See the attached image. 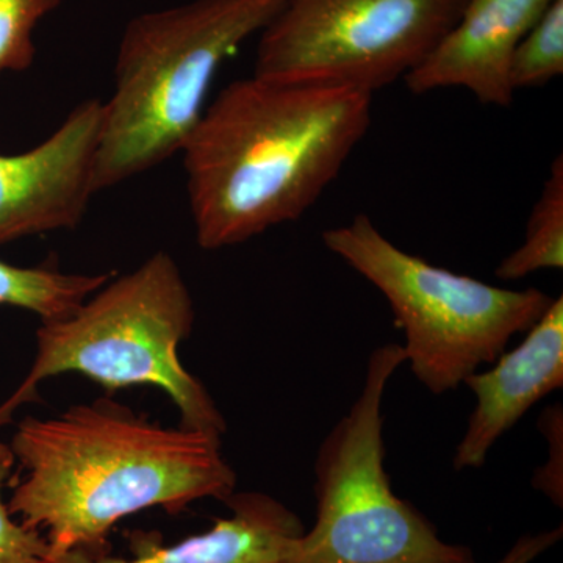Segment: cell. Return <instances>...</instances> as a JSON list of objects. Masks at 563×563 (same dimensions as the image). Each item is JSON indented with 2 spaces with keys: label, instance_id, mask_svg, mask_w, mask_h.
I'll use <instances>...</instances> for the list:
<instances>
[{
  "label": "cell",
  "instance_id": "cell-1",
  "mask_svg": "<svg viewBox=\"0 0 563 563\" xmlns=\"http://www.w3.org/2000/svg\"><path fill=\"white\" fill-rule=\"evenodd\" d=\"M9 446L22 472L10 512L44 533L47 554L110 553V532L124 518L224 503L236 487L220 435L162 426L109 398L24 418Z\"/></svg>",
  "mask_w": 563,
  "mask_h": 563
},
{
  "label": "cell",
  "instance_id": "cell-2",
  "mask_svg": "<svg viewBox=\"0 0 563 563\" xmlns=\"http://www.w3.org/2000/svg\"><path fill=\"white\" fill-rule=\"evenodd\" d=\"M373 96L254 76L222 88L181 151L199 246L224 250L299 220L372 128Z\"/></svg>",
  "mask_w": 563,
  "mask_h": 563
},
{
  "label": "cell",
  "instance_id": "cell-3",
  "mask_svg": "<svg viewBox=\"0 0 563 563\" xmlns=\"http://www.w3.org/2000/svg\"><path fill=\"white\" fill-rule=\"evenodd\" d=\"M284 0H190L128 22L102 101L96 191L157 168L198 128L218 70Z\"/></svg>",
  "mask_w": 563,
  "mask_h": 563
},
{
  "label": "cell",
  "instance_id": "cell-4",
  "mask_svg": "<svg viewBox=\"0 0 563 563\" xmlns=\"http://www.w3.org/2000/svg\"><path fill=\"white\" fill-rule=\"evenodd\" d=\"M195 301L180 266L165 251L107 282L68 317L41 321L31 372L0 404V428L38 396L44 380L76 373L107 391L151 385L168 395L179 426L222 437L228 422L206 385L179 357L195 328Z\"/></svg>",
  "mask_w": 563,
  "mask_h": 563
},
{
  "label": "cell",
  "instance_id": "cell-5",
  "mask_svg": "<svg viewBox=\"0 0 563 563\" xmlns=\"http://www.w3.org/2000/svg\"><path fill=\"white\" fill-rule=\"evenodd\" d=\"M322 242L383 292L406 335V362L433 395L495 362L554 301L537 288L509 290L431 265L395 246L366 214L329 229Z\"/></svg>",
  "mask_w": 563,
  "mask_h": 563
},
{
  "label": "cell",
  "instance_id": "cell-6",
  "mask_svg": "<svg viewBox=\"0 0 563 563\" xmlns=\"http://www.w3.org/2000/svg\"><path fill=\"white\" fill-rule=\"evenodd\" d=\"M402 363L398 343L369 355L361 395L318 451L317 520L277 563H476L398 498L385 472L383 401Z\"/></svg>",
  "mask_w": 563,
  "mask_h": 563
},
{
  "label": "cell",
  "instance_id": "cell-7",
  "mask_svg": "<svg viewBox=\"0 0 563 563\" xmlns=\"http://www.w3.org/2000/svg\"><path fill=\"white\" fill-rule=\"evenodd\" d=\"M468 0H284L258 35L254 74L376 92L404 80Z\"/></svg>",
  "mask_w": 563,
  "mask_h": 563
},
{
  "label": "cell",
  "instance_id": "cell-8",
  "mask_svg": "<svg viewBox=\"0 0 563 563\" xmlns=\"http://www.w3.org/2000/svg\"><path fill=\"white\" fill-rule=\"evenodd\" d=\"M101 128L102 101L87 99L38 146L0 155V244L80 225L98 192Z\"/></svg>",
  "mask_w": 563,
  "mask_h": 563
},
{
  "label": "cell",
  "instance_id": "cell-9",
  "mask_svg": "<svg viewBox=\"0 0 563 563\" xmlns=\"http://www.w3.org/2000/svg\"><path fill=\"white\" fill-rule=\"evenodd\" d=\"M554 0H468L457 22L404 77L415 95L463 88L485 106L510 107V62Z\"/></svg>",
  "mask_w": 563,
  "mask_h": 563
},
{
  "label": "cell",
  "instance_id": "cell-10",
  "mask_svg": "<svg viewBox=\"0 0 563 563\" xmlns=\"http://www.w3.org/2000/svg\"><path fill=\"white\" fill-rule=\"evenodd\" d=\"M488 372L466 377L476 407L457 444L454 468H481L493 444L529 409L563 387V299H554L520 346L504 351Z\"/></svg>",
  "mask_w": 563,
  "mask_h": 563
},
{
  "label": "cell",
  "instance_id": "cell-11",
  "mask_svg": "<svg viewBox=\"0 0 563 563\" xmlns=\"http://www.w3.org/2000/svg\"><path fill=\"white\" fill-rule=\"evenodd\" d=\"M224 504L228 517L177 543L135 532L129 558L66 551L47 554L43 563H277L306 532L301 518L266 493L233 492Z\"/></svg>",
  "mask_w": 563,
  "mask_h": 563
},
{
  "label": "cell",
  "instance_id": "cell-12",
  "mask_svg": "<svg viewBox=\"0 0 563 563\" xmlns=\"http://www.w3.org/2000/svg\"><path fill=\"white\" fill-rule=\"evenodd\" d=\"M109 280V273H62L49 266L21 268L0 261V306L29 310L41 321L60 320Z\"/></svg>",
  "mask_w": 563,
  "mask_h": 563
},
{
  "label": "cell",
  "instance_id": "cell-13",
  "mask_svg": "<svg viewBox=\"0 0 563 563\" xmlns=\"http://www.w3.org/2000/svg\"><path fill=\"white\" fill-rule=\"evenodd\" d=\"M562 266L563 161L559 155L529 217L523 244L499 263L496 276L514 282L542 269H562Z\"/></svg>",
  "mask_w": 563,
  "mask_h": 563
},
{
  "label": "cell",
  "instance_id": "cell-14",
  "mask_svg": "<svg viewBox=\"0 0 563 563\" xmlns=\"http://www.w3.org/2000/svg\"><path fill=\"white\" fill-rule=\"evenodd\" d=\"M563 74V0H554L526 33L510 62L512 90L539 88Z\"/></svg>",
  "mask_w": 563,
  "mask_h": 563
},
{
  "label": "cell",
  "instance_id": "cell-15",
  "mask_svg": "<svg viewBox=\"0 0 563 563\" xmlns=\"http://www.w3.org/2000/svg\"><path fill=\"white\" fill-rule=\"evenodd\" d=\"M62 0H0V73L25 70L35 60L33 35Z\"/></svg>",
  "mask_w": 563,
  "mask_h": 563
},
{
  "label": "cell",
  "instance_id": "cell-16",
  "mask_svg": "<svg viewBox=\"0 0 563 563\" xmlns=\"http://www.w3.org/2000/svg\"><path fill=\"white\" fill-rule=\"evenodd\" d=\"M14 457L9 444L0 442V563H43L49 553L46 537L22 525L3 499V492L11 484Z\"/></svg>",
  "mask_w": 563,
  "mask_h": 563
},
{
  "label": "cell",
  "instance_id": "cell-17",
  "mask_svg": "<svg viewBox=\"0 0 563 563\" xmlns=\"http://www.w3.org/2000/svg\"><path fill=\"white\" fill-rule=\"evenodd\" d=\"M539 428L542 429L547 442L550 444V461L533 476V487L544 493L548 498L562 507L563 479H562V409L553 406L543 412Z\"/></svg>",
  "mask_w": 563,
  "mask_h": 563
},
{
  "label": "cell",
  "instance_id": "cell-18",
  "mask_svg": "<svg viewBox=\"0 0 563 563\" xmlns=\"http://www.w3.org/2000/svg\"><path fill=\"white\" fill-rule=\"evenodd\" d=\"M563 529H550L539 533H529V536L520 537L514 547L495 563H532L540 555L547 553L548 550L561 542Z\"/></svg>",
  "mask_w": 563,
  "mask_h": 563
}]
</instances>
